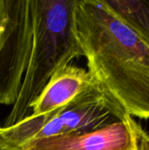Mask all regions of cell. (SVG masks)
Segmentation results:
<instances>
[{
	"label": "cell",
	"mask_w": 149,
	"mask_h": 150,
	"mask_svg": "<svg viewBox=\"0 0 149 150\" xmlns=\"http://www.w3.org/2000/svg\"><path fill=\"white\" fill-rule=\"evenodd\" d=\"M76 39L88 71L124 113L149 120V46L101 0H77Z\"/></svg>",
	"instance_id": "6da1fadb"
},
{
	"label": "cell",
	"mask_w": 149,
	"mask_h": 150,
	"mask_svg": "<svg viewBox=\"0 0 149 150\" xmlns=\"http://www.w3.org/2000/svg\"><path fill=\"white\" fill-rule=\"evenodd\" d=\"M77 0H33V42L27 69L16 103L2 127L19 123L29 116L31 105L52 76L83 52L75 31Z\"/></svg>",
	"instance_id": "7a4b0ae2"
},
{
	"label": "cell",
	"mask_w": 149,
	"mask_h": 150,
	"mask_svg": "<svg viewBox=\"0 0 149 150\" xmlns=\"http://www.w3.org/2000/svg\"><path fill=\"white\" fill-rule=\"evenodd\" d=\"M33 0H0V105H13L30 59Z\"/></svg>",
	"instance_id": "3957f363"
},
{
	"label": "cell",
	"mask_w": 149,
	"mask_h": 150,
	"mask_svg": "<svg viewBox=\"0 0 149 150\" xmlns=\"http://www.w3.org/2000/svg\"><path fill=\"white\" fill-rule=\"evenodd\" d=\"M16 150H149V134L126 115L94 131L32 140Z\"/></svg>",
	"instance_id": "277c9868"
},
{
	"label": "cell",
	"mask_w": 149,
	"mask_h": 150,
	"mask_svg": "<svg viewBox=\"0 0 149 150\" xmlns=\"http://www.w3.org/2000/svg\"><path fill=\"white\" fill-rule=\"evenodd\" d=\"M105 95L88 71L68 64L50 78L40 96L31 105V116L39 117L66 109L75 104Z\"/></svg>",
	"instance_id": "5b68a950"
},
{
	"label": "cell",
	"mask_w": 149,
	"mask_h": 150,
	"mask_svg": "<svg viewBox=\"0 0 149 150\" xmlns=\"http://www.w3.org/2000/svg\"><path fill=\"white\" fill-rule=\"evenodd\" d=\"M105 3L149 46V0H111Z\"/></svg>",
	"instance_id": "8992f818"
},
{
	"label": "cell",
	"mask_w": 149,
	"mask_h": 150,
	"mask_svg": "<svg viewBox=\"0 0 149 150\" xmlns=\"http://www.w3.org/2000/svg\"><path fill=\"white\" fill-rule=\"evenodd\" d=\"M0 150H5V149H3L2 147H0Z\"/></svg>",
	"instance_id": "52a82bcc"
}]
</instances>
